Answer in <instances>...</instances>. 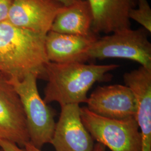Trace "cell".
Listing matches in <instances>:
<instances>
[{"mask_svg":"<svg viewBox=\"0 0 151 151\" xmlns=\"http://www.w3.org/2000/svg\"><path fill=\"white\" fill-rule=\"evenodd\" d=\"M45 37L7 21L1 22L0 72L17 79L33 73L45 80V67L49 62L45 50Z\"/></svg>","mask_w":151,"mask_h":151,"instance_id":"6da1fadb","label":"cell"},{"mask_svg":"<svg viewBox=\"0 0 151 151\" xmlns=\"http://www.w3.org/2000/svg\"><path fill=\"white\" fill-rule=\"evenodd\" d=\"M117 65H97L85 63H56L50 62L45 67L44 101L47 104L58 103L61 106L68 104L86 103L87 93L97 82L111 80L110 71Z\"/></svg>","mask_w":151,"mask_h":151,"instance_id":"7a4b0ae2","label":"cell"},{"mask_svg":"<svg viewBox=\"0 0 151 151\" xmlns=\"http://www.w3.org/2000/svg\"><path fill=\"white\" fill-rule=\"evenodd\" d=\"M20 99L27 121L30 143L39 149L50 143L56 123L55 113L40 97L38 76L29 73L22 79L9 77Z\"/></svg>","mask_w":151,"mask_h":151,"instance_id":"3957f363","label":"cell"},{"mask_svg":"<svg viewBox=\"0 0 151 151\" xmlns=\"http://www.w3.org/2000/svg\"><path fill=\"white\" fill-rule=\"evenodd\" d=\"M151 34L143 27L131 28L98 38L87 52L88 60L122 58L132 60L151 69Z\"/></svg>","mask_w":151,"mask_h":151,"instance_id":"277c9868","label":"cell"},{"mask_svg":"<svg viewBox=\"0 0 151 151\" xmlns=\"http://www.w3.org/2000/svg\"><path fill=\"white\" fill-rule=\"evenodd\" d=\"M82 122L93 140L111 151H141L142 137L135 117L123 120L97 115L80 108Z\"/></svg>","mask_w":151,"mask_h":151,"instance_id":"5b68a950","label":"cell"},{"mask_svg":"<svg viewBox=\"0 0 151 151\" xmlns=\"http://www.w3.org/2000/svg\"><path fill=\"white\" fill-rule=\"evenodd\" d=\"M0 140L24 148L30 142L20 99L9 77L0 72Z\"/></svg>","mask_w":151,"mask_h":151,"instance_id":"8992f818","label":"cell"},{"mask_svg":"<svg viewBox=\"0 0 151 151\" xmlns=\"http://www.w3.org/2000/svg\"><path fill=\"white\" fill-rule=\"evenodd\" d=\"M86 103L90 111L106 118H136L137 99L134 92L127 85L97 87L88 97Z\"/></svg>","mask_w":151,"mask_h":151,"instance_id":"52a82bcc","label":"cell"},{"mask_svg":"<svg viewBox=\"0 0 151 151\" xmlns=\"http://www.w3.org/2000/svg\"><path fill=\"white\" fill-rule=\"evenodd\" d=\"M64 6L57 0H13L7 22L16 27L46 35Z\"/></svg>","mask_w":151,"mask_h":151,"instance_id":"ba28073f","label":"cell"},{"mask_svg":"<svg viewBox=\"0 0 151 151\" xmlns=\"http://www.w3.org/2000/svg\"><path fill=\"white\" fill-rule=\"evenodd\" d=\"M50 144L55 151H93L94 140L82 122L78 104L61 106Z\"/></svg>","mask_w":151,"mask_h":151,"instance_id":"9c48e42d","label":"cell"},{"mask_svg":"<svg viewBox=\"0 0 151 151\" xmlns=\"http://www.w3.org/2000/svg\"><path fill=\"white\" fill-rule=\"evenodd\" d=\"M123 77L138 101L136 120L142 137L141 151H151V69L140 65Z\"/></svg>","mask_w":151,"mask_h":151,"instance_id":"30bf717a","label":"cell"},{"mask_svg":"<svg viewBox=\"0 0 151 151\" xmlns=\"http://www.w3.org/2000/svg\"><path fill=\"white\" fill-rule=\"evenodd\" d=\"M98 38L95 33L80 36L50 31L45 40L47 60L56 63H85L88 49Z\"/></svg>","mask_w":151,"mask_h":151,"instance_id":"8fae6325","label":"cell"},{"mask_svg":"<svg viewBox=\"0 0 151 151\" xmlns=\"http://www.w3.org/2000/svg\"><path fill=\"white\" fill-rule=\"evenodd\" d=\"M93 15L92 31L110 34L131 28L129 14L137 0H88Z\"/></svg>","mask_w":151,"mask_h":151,"instance_id":"7c38bea8","label":"cell"},{"mask_svg":"<svg viewBox=\"0 0 151 151\" xmlns=\"http://www.w3.org/2000/svg\"><path fill=\"white\" fill-rule=\"evenodd\" d=\"M93 15L88 0H79L64 6L54 19L50 31L65 34L87 36L92 31Z\"/></svg>","mask_w":151,"mask_h":151,"instance_id":"4fadbf2b","label":"cell"},{"mask_svg":"<svg viewBox=\"0 0 151 151\" xmlns=\"http://www.w3.org/2000/svg\"><path fill=\"white\" fill-rule=\"evenodd\" d=\"M129 17L151 33V9L148 0H137V6L130 11Z\"/></svg>","mask_w":151,"mask_h":151,"instance_id":"5bb4252c","label":"cell"},{"mask_svg":"<svg viewBox=\"0 0 151 151\" xmlns=\"http://www.w3.org/2000/svg\"><path fill=\"white\" fill-rule=\"evenodd\" d=\"M13 0H0V23L7 21Z\"/></svg>","mask_w":151,"mask_h":151,"instance_id":"9a60e30c","label":"cell"},{"mask_svg":"<svg viewBox=\"0 0 151 151\" xmlns=\"http://www.w3.org/2000/svg\"><path fill=\"white\" fill-rule=\"evenodd\" d=\"M0 147L3 151H27L25 148H22L15 143L6 140H0Z\"/></svg>","mask_w":151,"mask_h":151,"instance_id":"2e32d148","label":"cell"},{"mask_svg":"<svg viewBox=\"0 0 151 151\" xmlns=\"http://www.w3.org/2000/svg\"><path fill=\"white\" fill-rule=\"evenodd\" d=\"M27 151H42L41 149H39L38 148L33 146L30 142L27 143L24 147Z\"/></svg>","mask_w":151,"mask_h":151,"instance_id":"e0dca14e","label":"cell"},{"mask_svg":"<svg viewBox=\"0 0 151 151\" xmlns=\"http://www.w3.org/2000/svg\"><path fill=\"white\" fill-rule=\"evenodd\" d=\"M106 147L100 143L95 144L93 151H106Z\"/></svg>","mask_w":151,"mask_h":151,"instance_id":"ac0fdd59","label":"cell"},{"mask_svg":"<svg viewBox=\"0 0 151 151\" xmlns=\"http://www.w3.org/2000/svg\"><path fill=\"white\" fill-rule=\"evenodd\" d=\"M61 4H62L63 5L68 6L76 2V1H78L79 0H57Z\"/></svg>","mask_w":151,"mask_h":151,"instance_id":"d6986e66","label":"cell"},{"mask_svg":"<svg viewBox=\"0 0 151 151\" xmlns=\"http://www.w3.org/2000/svg\"><path fill=\"white\" fill-rule=\"evenodd\" d=\"M0 151H2V150L1 149V147H0Z\"/></svg>","mask_w":151,"mask_h":151,"instance_id":"ffe728a7","label":"cell"}]
</instances>
